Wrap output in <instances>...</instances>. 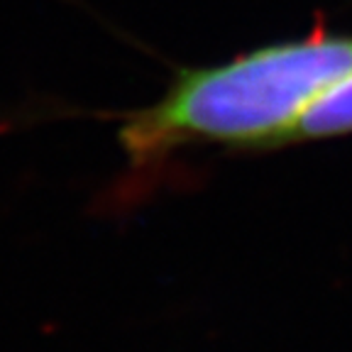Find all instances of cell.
Wrapping results in <instances>:
<instances>
[{
    "mask_svg": "<svg viewBox=\"0 0 352 352\" xmlns=\"http://www.w3.org/2000/svg\"><path fill=\"white\" fill-rule=\"evenodd\" d=\"M352 74V39L281 44L174 78L147 108L120 116V144L144 169L191 142H274Z\"/></svg>",
    "mask_w": 352,
    "mask_h": 352,
    "instance_id": "obj_1",
    "label": "cell"
},
{
    "mask_svg": "<svg viewBox=\"0 0 352 352\" xmlns=\"http://www.w3.org/2000/svg\"><path fill=\"white\" fill-rule=\"evenodd\" d=\"M352 130V74L325 91L281 140H306Z\"/></svg>",
    "mask_w": 352,
    "mask_h": 352,
    "instance_id": "obj_2",
    "label": "cell"
}]
</instances>
